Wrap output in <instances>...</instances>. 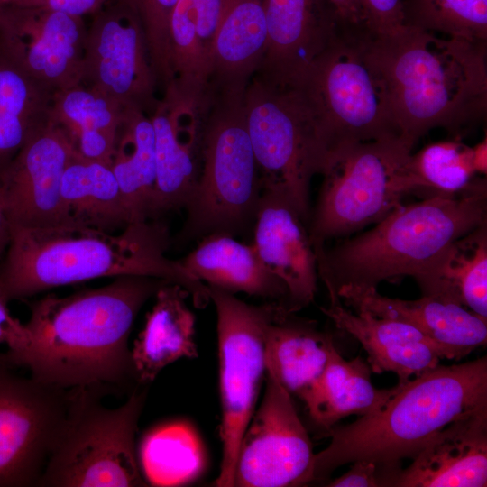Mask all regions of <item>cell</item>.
<instances>
[{"mask_svg": "<svg viewBox=\"0 0 487 487\" xmlns=\"http://www.w3.org/2000/svg\"><path fill=\"white\" fill-rule=\"evenodd\" d=\"M244 95L210 96L203 115L202 165L178 242L253 229L262 184L247 131Z\"/></svg>", "mask_w": 487, "mask_h": 487, "instance_id": "52a82bcc", "label": "cell"}, {"mask_svg": "<svg viewBox=\"0 0 487 487\" xmlns=\"http://www.w3.org/2000/svg\"><path fill=\"white\" fill-rule=\"evenodd\" d=\"M400 386L375 388L363 358L345 360L333 345L323 374L304 403L312 421L326 432L345 417L378 411Z\"/></svg>", "mask_w": 487, "mask_h": 487, "instance_id": "f546056e", "label": "cell"}, {"mask_svg": "<svg viewBox=\"0 0 487 487\" xmlns=\"http://www.w3.org/2000/svg\"><path fill=\"white\" fill-rule=\"evenodd\" d=\"M283 312L268 326L266 371L303 402L320 380L334 342L310 322L296 321Z\"/></svg>", "mask_w": 487, "mask_h": 487, "instance_id": "f1b7e54d", "label": "cell"}, {"mask_svg": "<svg viewBox=\"0 0 487 487\" xmlns=\"http://www.w3.org/2000/svg\"><path fill=\"white\" fill-rule=\"evenodd\" d=\"M244 112L262 188L287 191L308 225L310 183L321 173L326 154L302 97L292 87L253 75Z\"/></svg>", "mask_w": 487, "mask_h": 487, "instance_id": "8fae6325", "label": "cell"}, {"mask_svg": "<svg viewBox=\"0 0 487 487\" xmlns=\"http://www.w3.org/2000/svg\"><path fill=\"white\" fill-rule=\"evenodd\" d=\"M352 464L348 472L329 482L326 486L384 487L388 468L367 460H358Z\"/></svg>", "mask_w": 487, "mask_h": 487, "instance_id": "f35d334b", "label": "cell"}, {"mask_svg": "<svg viewBox=\"0 0 487 487\" xmlns=\"http://www.w3.org/2000/svg\"><path fill=\"white\" fill-rule=\"evenodd\" d=\"M225 0H178L169 23L170 87L200 112L207 103L211 57Z\"/></svg>", "mask_w": 487, "mask_h": 487, "instance_id": "603a6c76", "label": "cell"}, {"mask_svg": "<svg viewBox=\"0 0 487 487\" xmlns=\"http://www.w3.org/2000/svg\"><path fill=\"white\" fill-rule=\"evenodd\" d=\"M413 145L401 136L340 145L327 153L308 225L316 255L326 243L380 222L411 194Z\"/></svg>", "mask_w": 487, "mask_h": 487, "instance_id": "9c48e42d", "label": "cell"}, {"mask_svg": "<svg viewBox=\"0 0 487 487\" xmlns=\"http://www.w3.org/2000/svg\"><path fill=\"white\" fill-rule=\"evenodd\" d=\"M366 27L374 34H388L403 26V0H359Z\"/></svg>", "mask_w": 487, "mask_h": 487, "instance_id": "74e56055", "label": "cell"}, {"mask_svg": "<svg viewBox=\"0 0 487 487\" xmlns=\"http://www.w3.org/2000/svg\"><path fill=\"white\" fill-rule=\"evenodd\" d=\"M81 84L124 108L149 115L155 109L157 81L142 24L129 0L96 13L87 31Z\"/></svg>", "mask_w": 487, "mask_h": 487, "instance_id": "5bb4252c", "label": "cell"}, {"mask_svg": "<svg viewBox=\"0 0 487 487\" xmlns=\"http://www.w3.org/2000/svg\"><path fill=\"white\" fill-rule=\"evenodd\" d=\"M129 2L140 17L157 86L164 92L170 84L169 23L178 0H129Z\"/></svg>", "mask_w": 487, "mask_h": 487, "instance_id": "8d00e7d4", "label": "cell"}, {"mask_svg": "<svg viewBox=\"0 0 487 487\" xmlns=\"http://www.w3.org/2000/svg\"><path fill=\"white\" fill-rule=\"evenodd\" d=\"M253 234L259 257L287 288L286 311L293 314L313 302L319 277L317 255L308 224L287 191L262 188Z\"/></svg>", "mask_w": 487, "mask_h": 487, "instance_id": "e0dca14e", "label": "cell"}, {"mask_svg": "<svg viewBox=\"0 0 487 487\" xmlns=\"http://www.w3.org/2000/svg\"><path fill=\"white\" fill-rule=\"evenodd\" d=\"M61 197L71 224L114 233L133 223L111 166L75 151L62 176Z\"/></svg>", "mask_w": 487, "mask_h": 487, "instance_id": "1f68e13d", "label": "cell"}, {"mask_svg": "<svg viewBox=\"0 0 487 487\" xmlns=\"http://www.w3.org/2000/svg\"><path fill=\"white\" fill-rule=\"evenodd\" d=\"M314 458L291 395L266 371L263 397L239 445L234 486L305 485L314 481Z\"/></svg>", "mask_w": 487, "mask_h": 487, "instance_id": "4fadbf2b", "label": "cell"}, {"mask_svg": "<svg viewBox=\"0 0 487 487\" xmlns=\"http://www.w3.org/2000/svg\"><path fill=\"white\" fill-rule=\"evenodd\" d=\"M407 168L411 194L423 198L487 191L486 179L474 170L473 147L459 136L428 143L411 153Z\"/></svg>", "mask_w": 487, "mask_h": 487, "instance_id": "836d02e7", "label": "cell"}, {"mask_svg": "<svg viewBox=\"0 0 487 487\" xmlns=\"http://www.w3.org/2000/svg\"><path fill=\"white\" fill-rule=\"evenodd\" d=\"M335 326L357 339L368 355L371 371L391 372L405 383L440 363L436 345L415 326L402 321L377 317L364 310L347 309L340 299L321 308Z\"/></svg>", "mask_w": 487, "mask_h": 487, "instance_id": "7402d4cb", "label": "cell"}, {"mask_svg": "<svg viewBox=\"0 0 487 487\" xmlns=\"http://www.w3.org/2000/svg\"><path fill=\"white\" fill-rule=\"evenodd\" d=\"M106 0H41V5L69 15L83 17L101 10Z\"/></svg>", "mask_w": 487, "mask_h": 487, "instance_id": "60d3db41", "label": "cell"}, {"mask_svg": "<svg viewBox=\"0 0 487 487\" xmlns=\"http://www.w3.org/2000/svg\"><path fill=\"white\" fill-rule=\"evenodd\" d=\"M188 295L171 282L156 292L155 302L131 349L138 385L152 383L165 367L181 358L198 356L195 316L186 303Z\"/></svg>", "mask_w": 487, "mask_h": 487, "instance_id": "484cf974", "label": "cell"}, {"mask_svg": "<svg viewBox=\"0 0 487 487\" xmlns=\"http://www.w3.org/2000/svg\"><path fill=\"white\" fill-rule=\"evenodd\" d=\"M124 108L79 84L52 94L50 122L61 128L80 156L111 166Z\"/></svg>", "mask_w": 487, "mask_h": 487, "instance_id": "83f0119b", "label": "cell"}, {"mask_svg": "<svg viewBox=\"0 0 487 487\" xmlns=\"http://www.w3.org/2000/svg\"><path fill=\"white\" fill-rule=\"evenodd\" d=\"M487 409V358L428 370L405 383L378 411L326 432L314 480L358 460L400 467L450 423Z\"/></svg>", "mask_w": 487, "mask_h": 487, "instance_id": "277c9868", "label": "cell"}, {"mask_svg": "<svg viewBox=\"0 0 487 487\" xmlns=\"http://www.w3.org/2000/svg\"><path fill=\"white\" fill-rule=\"evenodd\" d=\"M338 16L353 24H364V17L359 0H326Z\"/></svg>", "mask_w": 487, "mask_h": 487, "instance_id": "b9f144b4", "label": "cell"}, {"mask_svg": "<svg viewBox=\"0 0 487 487\" xmlns=\"http://www.w3.org/2000/svg\"><path fill=\"white\" fill-rule=\"evenodd\" d=\"M7 304L0 297V345L7 347V354L14 360L25 352L30 338L25 325L11 315Z\"/></svg>", "mask_w": 487, "mask_h": 487, "instance_id": "ab89813d", "label": "cell"}, {"mask_svg": "<svg viewBox=\"0 0 487 487\" xmlns=\"http://www.w3.org/2000/svg\"><path fill=\"white\" fill-rule=\"evenodd\" d=\"M137 455L146 482L153 486L188 483L198 477L204 464L198 436L188 426L179 422L149 431Z\"/></svg>", "mask_w": 487, "mask_h": 487, "instance_id": "e575fe53", "label": "cell"}, {"mask_svg": "<svg viewBox=\"0 0 487 487\" xmlns=\"http://www.w3.org/2000/svg\"><path fill=\"white\" fill-rule=\"evenodd\" d=\"M139 385L115 409L94 388L69 389L65 424L37 486H147L135 436L147 389Z\"/></svg>", "mask_w": 487, "mask_h": 487, "instance_id": "ba28073f", "label": "cell"}, {"mask_svg": "<svg viewBox=\"0 0 487 487\" xmlns=\"http://www.w3.org/2000/svg\"><path fill=\"white\" fill-rule=\"evenodd\" d=\"M403 25L487 42V0H403Z\"/></svg>", "mask_w": 487, "mask_h": 487, "instance_id": "d590c367", "label": "cell"}, {"mask_svg": "<svg viewBox=\"0 0 487 487\" xmlns=\"http://www.w3.org/2000/svg\"><path fill=\"white\" fill-rule=\"evenodd\" d=\"M170 243L169 229L158 219L131 223L119 234L77 224L12 225L0 264V297L8 303L97 278L141 275L176 283L205 307L207 285L166 256Z\"/></svg>", "mask_w": 487, "mask_h": 487, "instance_id": "7a4b0ae2", "label": "cell"}, {"mask_svg": "<svg viewBox=\"0 0 487 487\" xmlns=\"http://www.w3.org/2000/svg\"><path fill=\"white\" fill-rule=\"evenodd\" d=\"M266 45L263 0H225L212 50L207 98L244 95Z\"/></svg>", "mask_w": 487, "mask_h": 487, "instance_id": "cb8c5ba5", "label": "cell"}, {"mask_svg": "<svg viewBox=\"0 0 487 487\" xmlns=\"http://www.w3.org/2000/svg\"><path fill=\"white\" fill-rule=\"evenodd\" d=\"M111 170L132 222L158 219L154 131L151 117L144 111L124 108Z\"/></svg>", "mask_w": 487, "mask_h": 487, "instance_id": "4dcf8cb0", "label": "cell"}, {"mask_svg": "<svg viewBox=\"0 0 487 487\" xmlns=\"http://www.w3.org/2000/svg\"><path fill=\"white\" fill-rule=\"evenodd\" d=\"M412 460L391 487H485L487 409L447 425Z\"/></svg>", "mask_w": 487, "mask_h": 487, "instance_id": "44dd1931", "label": "cell"}, {"mask_svg": "<svg viewBox=\"0 0 487 487\" xmlns=\"http://www.w3.org/2000/svg\"><path fill=\"white\" fill-rule=\"evenodd\" d=\"M473 161L476 173L486 176L487 173V138L473 147Z\"/></svg>", "mask_w": 487, "mask_h": 487, "instance_id": "ee69618b", "label": "cell"}, {"mask_svg": "<svg viewBox=\"0 0 487 487\" xmlns=\"http://www.w3.org/2000/svg\"><path fill=\"white\" fill-rule=\"evenodd\" d=\"M168 282L122 275L100 288L66 297L49 294L31 302L24 324L29 345L11 361L38 381L61 389L124 392L136 383L128 346L133 322Z\"/></svg>", "mask_w": 487, "mask_h": 487, "instance_id": "6da1fadb", "label": "cell"}, {"mask_svg": "<svg viewBox=\"0 0 487 487\" xmlns=\"http://www.w3.org/2000/svg\"><path fill=\"white\" fill-rule=\"evenodd\" d=\"M41 0H0V8L7 5L39 6Z\"/></svg>", "mask_w": 487, "mask_h": 487, "instance_id": "f6af8a7d", "label": "cell"}, {"mask_svg": "<svg viewBox=\"0 0 487 487\" xmlns=\"http://www.w3.org/2000/svg\"><path fill=\"white\" fill-rule=\"evenodd\" d=\"M0 353V487L37 486L63 429L69 390L25 377Z\"/></svg>", "mask_w": 487, "mask_h": 487, "instance_id": "7c38bea8", "label": "cell"}, {"mask_svg": "<svg viewBox=\"0 0 487 487\" xmlns=\"http://www.w3.org/2000/svg\"><path fill=\"white\" fill-rule=\"evenodd\" d=\"M179 262L207 286L267 299L286 311L287 288L265 266L253 244L228 234H210Z\"/></svg>", "mask_w": 487, "mask_h": 487, "instance_id": "d4e9b609", "label": "cell"}, {"mask_svg": "<svg viewBox=\"0 0 487 487\" xmlns=\"http://www.w3.org/2000/svg\"><path fill=\"white\" fill-rule=\"evenodd\" d=\"M487 223V191L432 197L401 205L371 230L317 254L318 276L329 299L343 285L377 288L415 277L458 238Z\"/></svg>", "mask_w": 487, "mask_h": 487, "instance_id": "5b68a950", "label": "cell"}, {"mask_svg": "<svg viewBox=\"0 0 487 487\" xmlns=\"http://www.w3.org/2000/svg\"><path fill=\"white\" fill-rule=\"evenodd\" d=\"M52 94L0 51V177L49 123Z\"/></svg>", "mask_w": 487, "mask_h": 487, "instance_id": "d6a6232c", "label": "cell"}, {"mask_svg": "<svg viewBox=\"0 0 487 487\" xmlns=\"http://www.w3.org/2000/svg\"><path fill=\"white\" fill-rule=\"evenodd\" d=\"M267 45L254 75L293 86L335 36L342 19L326 0H263Z\"/></svg>", "mask_w": 487, "mask_h": 487, "instance_id": "ac0fdd59", "label": "cell"}, {"mask_svg": "<svg viewBox=\"0 0 487 487\" xmlns=\"http://www.w3.org/2000/svg\"><path fill=\"white\" fill-rule=\"evenodd\" d=\"M370 33L364 24L342 20L332 41L291 86L308 109L326 157L345 143L401 136L368 56Z\"/></svg>", "mask_w": 487, "mask_h": 487, "instance_id": "8992f818", "label": "cell"}, {"mask_svg": "<svg viewBox=\"0 0 487 487\" xmlns=\"http://www.w3.org/2000/svg\"><path fill=\"white\" fill-rule=\"evenodd\" d=\"M73 151L65 132L50 121L23 146L0 177L12 225L71 224L62 201L61 181Z\"/></svg>", "mask_w": 487, "mask_h": 487, "instance_id": "2e32d148", "label": "cell"}, {"mask_svg": "<svg viewBox=\"0 0 487 487\" xmlns=\"http://www.w3.org/2000/svg\"><path fill=\"white\" fill-rule=\"evenodd\" d=\"M155 140L156 214L185 208L202 165L203 115L163 95L150 115Z\"/></svg>", "mask_w": 487, "mask_h": 487, "instance_id": "ffe728a7", "label": "cell"}, {"mask_svg": "<svg viewBox=\"0 0 487 487\" xmlns=\"http://www.w3.org/2000/svg\"><path fill=\"white\" fill-rule=\"evenodd\" d=\"M208 289L217 317L221 402L222 459L215 483L234 487L239 445L257 408L266 376L267 328L286 311L275 302L250 305L231 292L212 286Z\"/></svg>", "mask_w": 487, "mask_h": 487, "instance_id": "30bf717a", "label": "cell"}, {"mask_svg": "<svg viewBox=\"0 0 487 487\" xmlns=\"http://www.w3.org/2000/svg\"><path fill=\"white\" fill-rule=\"evenodd\" d=\"M414 279L423 295L487 318V223L453 242Z\"/></svg>", "mask_w": 487, "mask_h": 487, "instance_id": "4316f807", "label": "cell"}, {"mask_svg": "<svg viewBox=\"0 0 487 487\" xmlns=\"http://www.w3.org/2000/svg\"><path fill=\"white\" fill-rule=\"evenodd\" d=\"M12 225L8 216L4 192L0 184V264L11 239Z\"/></svg>", "mask_w": 487, "mask_h": 487, "instance_id": "7bdbcfd3", "label": "cell"}, {"mask_svg": "<svg viewBox=\"0 0 487 487\" xmlns=\"http://www.w3.org/2000/svg\"><path fill=\"white\" fill-rule=\"evenodd\" d=\"M336 298L354 310L415 326L436 345L443 358L460 360L486 345L487 318L456 303L425 295L415 300L392 299L381 295L377 288L354 285L341 286Z\"/></svg>", "mask_w": 487, "mask_h": 487, "instance_id": "d6986e66", "label": "cell"}, {"mask_svg": "<svg viewBox=\"0 0 487 487\" xmlns=\"http://www.w3.org/2000/svg\"><path fill=\"white\" fill-rule=\"evenodd\" d=\"M367 51L400 135L411 145L435 128L452 137L487 115V42L402 26L370 33Z\"/></svg>", "mask_w": 487, "mask_h": 487, "instance_id": "3957f363", "label": "cell"}, {"mask_svg": "<svg viewBox=\"0 0 487 487\" xmlns=\"http://www.w3.org/2000/svg\"><path fill=\"white\" fill-rule=\"evenodd\" d=\"M83 17L43 6L0 8V51L51 93L81 84Z\"/></svg>", "mask_w": 487, "mask_h": 487, "instance_id": "9a60e30c", "label": "cell"}]
</instances>
